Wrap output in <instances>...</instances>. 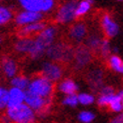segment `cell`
<instances>
[{
    "label": "cell",
    "instance_id": "6da1fadb",
    "mask_svg": "<svg viewBox=\"0 0 123 123\" xmlns=\"http://www.w3.org/2000/svg\"><path fill=\"white\" fill-rule=\"evenodd\" d=\"M57 32L58 30L56 26L47 25L40 33H38L33 38L32 49L28 54V56L33 60L41 58L45 54L47 49L55 42Z\"/></svg>",
    "mask_w": 123,
    "mask_h": 123
},
{
    "label": "cell",
    "instance_id": "7a4b0ae2",
    "mask_svg": "<svg viewBox=\"0 0 123 123\" xmlns=\"http://www.w3.org/2000/svg\"><path fill=\"white\" fill-rule=\"evenodd\" d=\"M5 115L11 123H36L37 114L25 103L5 110Z\"/></svg>",
    "mask_w": 123,
    "mask_h": 123
},
{
    "label": "cell",
    "instance_id": "3957f363",
    "mask_svg": "<svg viewBox=\"0 0 123 123\" xmlns=\"http://www.w3.org/2000/svg\"><path fill=\"white\" fill-rule=\"evenodd\" d=\"M55 86L54 83L50 82L42 75H37L30 79L27 88V92L37 95L44 99H52Z\"/></svg>",
    "mask_w": 123,
    "mask_h": 123
},
{
    "label": "cell",
    "instance_id": "277c9868",
    "mask_svg": "<svg viewBox=\"0 0 123 123\" xmlns=\"http://www.w3.org/2000/svg\"><path fill=\"white\" fill-rule=\"evenodd\" d=\"M45 54L47 55L48 58H50L53 62H69L73 59V54L74 50L67 44L64 43H53V44L49 47Z\"/></svg>",
    "mask_w": 123,
    "mask_h": 123
},
{
    "label": "cell",
    "instance_id": "5b68a950",
    "mask_svg": "<svg viewBox=\"0 0 123 123\" xmlns=\"http://www.w3.org/2000/svg\"><path fill=\"white\" fill-rule=\"evenodd\" d=\"M19 5L21 6L22 10L44 15L55 8L56 2L54 0H19Z\"/></svg>",
    "mask_w": 123,
    "mask_h": 123
},
{
    "label": "cell",
    "instance_id": "8992f818",
    "mask_svg": "<svg viewBox=\"0 0 123 123\" xmlns=\"http://www.w3.org/2000/svg\"><path fill=\"white\" fill-rule=\"evenodd\" d=\"M77 1H67L61 4L56 10L54 20L58 24H70L76 19L75 11Z\"/></svg>",
    "mask_w": 123,
    "mask_h": 123
},
{
    "label": "cell",
    "instance_id": "52a82bcc",
    "mask_svg": "<svg viewBox=\"0 0 123 123\" xmlns=\"http://www.w3.org/2000/svg\"><path fill=\"white\" fill-rule=\"evenodd\" d=\"M41 75L52 83H56L61 80L63 76V68L56 62L45 61L41 66Z\"/></svg>",
    "mask_w": 123,
    "mask_h": 123
},
{
    "label": "cell",
    "instance_id": "ba28073f",
    "mask_svg": "<svg viewBox=\"0 0 123 123\" xmlns=\"http://www.w3.org/2000/svg\"><path fill=\"white\" fill-rule=\"evenodd\" d=\"M44 19V15L40 13H35L31 11H26V10H21L17 12L14 16V21L15 24L19 27H23L32 24L35 22H40Z\"/></svg>",
    "mask_w": 123,
    "mask_h": 123
},
{
    "label": "cell",
    "instance_id": "9c48e42d",
    "mask_svg": "<svg viewBox=\"0 0 123 123\" xmlns=\"http://www.w3.org/2000/svg\"><path fill=\"white\" fill-rule=\"evenodd\" d=\"M74 66L76 69H82L87 66L92 60V53L85 45H79L73 54Z\"/></svg>",
    "mask_w": 123,
    "mask_h": 123
},
{
    "label": "cell",
    "instance_id": "30bf717a",
    "mask_svg": "<svg viewBox=\"0 0 123 123\" xmlns=\"http://www.w3.org/2000/svg\"><path fill=\"white\" fill-rule=\"evenodd\" d=\"M101 27L103 30L104 35L106 36L107 39L114 38L118 35L120 27L118 23L116 22L112 16L108 13H104L101 17Z\"/></svg>",
    "mask_w": 123,
    "mask_h": 123
},
{
    "label": "cell",
    "instance_id": "8fae6325",
    "mask_svg": "<svg viewBox=\"0 0 123 123\" xmlns=\"http://www.w3.org/2000/svg\"><path fill=\"white\" fill-rule=\"evenodd\" d=\"M87 36V26L84 22L73 23L68 31V37L75 43H81Z\"/></svg>",
    "mask_w": 123,
    "mask_h": 123
},
{
    "label": "cell",
    "instance_id": "7c38bea8",
    "mask_svg": "<svg viewBox=\"0 0 123 123\" xmlns=\"http://www.w3.org/2000/svg\"><path fill=\"white\" fill-rule=\"evenodd\" d=\"M46 26H47V24L44 21L29 24V25L20 27V29L18 30V36H19L20 38H31V36L37 35Z\"/></svg>",
    "mask_w": 123,
    "mask_h": 123
},
{
    "label": "cell",
    "instance_id": "4fadbf2b",
    "mask_svg": "<svg viewBox=\"0 0 123 123\" xmlns=\"http://www.w3.org/2000/svg\"><path fill=\"white\" fill-rule=\"evenodd\" d=\"M0 65H1V72L5 77L11 79L18 74V65L16 61L11 57H3Z\"/></svg>",
    "mask_w": 123,
    "mask_h": 123
},
{
    "label": "cell",
    "instance_id": "5bb4252c",
    "mask_svg": "<svg viewBox=\"0 0 123 123\" xmlns=\"http://www.w3.org/2000/svg\"><path fill=\"white\" fill-rule=\"evenodd\" d=\"M57 89L60 93L66 95H71V94H77V92L79 91V86L78 84L71 78H65L60 80L58 85H57Z\"/></svg>",
    "mask_w": 123,
    "mask_h": 123
},
{
    "label": "cell",
    "instance_id": "9a60e30c",
    "mask_svg": "<svg viewBox=\"0 0 123 123\" xmlns=\"http://www.w3.org/2000/svg\"><path fill=\"white\" fill-rule=\"evenodd\" d=\"M25 100V91L15 87H10L8 89V103L7 108L14 107L24 103Z\"/></svg>",
    "mask_w": 123,
    "mask_h": 123
},
{
    "label": "cell",
    "instance_id": "2e32d148",
    "mask_svg": "<svg viewBox=\"0 0 123 123\" xmlns=\"http://www.w3.org/2000/svg\"><path fill=\"white\" fill-rule=\"evenodd\" d=\"M33 38H19L14 44V49L17 53L28 55L32 49Z\"/></svg>",
    "mask_w": 123,
    "mask_h": 123
},
{
    "label": "cell",
    "instance_id": "e0dca14e",
    "mask_svg": "<svg viewBox=\"0 0 123 123\" xmlns=\"http://www.w3.org/2000/svg\"><path fill=\"white\" fill-rule=\"evenodd\" d=\"M30 82V79L22 74H17L16 76H14L13 78L10 79V85L11 87H15L18 89H21L26 91L28 88V85Z\"/></svg>",
    "mask_w": 123,
    "mask_h": 123
},
{
    "label": "cell",
    "instance_id": "ac0fdd59",
    "mask_svg": "<svg viewBox=\"0 0 123 123\" xmlns=\"http://www.w3.org/2000/svg\"><path fill=\"white\" fill-rule=\"evenodd\" d=\"M102 42V38L97 34H91L86 36L85 38V47H87L90 51H99V47Z\"/></svg>",
    "mask_w": 123,
    "mask_h": 123
},
{
    "label": "cell",
    "instance_id": "d6986e66",
    "mask_svg": "<svg viewBox=\"0 0 123 123\" xmlns=\"http://www.w3.org/2000/svg\"><path fill=\"white\" fill-rule=\"evenodd\" d=\"M14 18L13 10L9 6L0 5V26L9 23Z\"/></svg>",
    "mask_w": 123,
    "mask_h": 123
},
{
    "label": "cell",
    "instance_id": "ffe728a7",
    "mask_svg": "<svg viewBox=\"0 0 123 123\" xmlns=\"http://www.w3.org/2000/svg\"><path fill=\"white\" fill-rule=\"evenodd\" d=\"M92 3L93 2L90 1V0H82V1L78 2L76 6V11H75L76 18L82 17L87 14L92 7Z\"/></svg>",
    "mask_w": 123,
    "mask_h": 123
},
{
    "label": "cell",
    "instance_id": "44dd1931",
    "mask_svg": "<svg viewBox=\"0 0 123 123\" xmlns=\"http://www.w3.org/2000/svg\"><path fill=\"white\" fill-rule=\"evenodd\" d=\"M77 98H78V104H81L83 106L92 105L96 101L95 96L91 93H88V92H80V93L77 94Z\"/></svg>",
    "mask_w": 123,
    "mask_h": 123
},
{
    "label": "cell",
    "instance_id": "7402d4cb",
    "mask_svg": "<svg viewBox=\"0 0 123 123\" xmlns=\"http://www.w3.org/2000/svg\"><path fill=\"white\" fill-rule=\"evenodd\" d=\"M108 64H109V67L113 71L117 73H121V67L123 64V60L121 59L120 56H118L116 54L110 55L108 57Z\"/></svg>",
    "mask_w": 123,
    "mask_h": 123
},
{
    "label": "cell",
    "instance_id": "603a6c76",
    "mask_svg": "<svg viewBox=\"0 0 123 123\" xmlns=\"http://www.w3.org/2000/svg\"><path fill=\"white\" fill-rule=\"evenodd\" d=\"M95 117V113L90 111V110H82L77 115V119L81 123H92L94 121Z\"/></svg>",
    "mask_w": 123,
    "mask_h": 123
},
{
    "label": "cell",
    "instance_id": "cb8c5ba5",
    "mask_svg": "<svg viewBox=\"0 0 123 123\" xmlns=\"http://www.w3.org/2000/svg\"><path fill=\"white\" fill-rule=\"evenodd\" d=\"M8 103V88L0 85V112H3L7 109Z\"/></svg>",
    "mask_w": 123,
    "mask_h": 123
},
{
    "label": "cell",
    "instance_id": "d4e9b609",
    "mask_svg": "<svg viewBox=\"0 0 123 123\" xmlns=\"http://www.w3.org/2000/svg\"><path fill=\"white\" fill-rule=\"evenodd\" d=\"M122 98H120L117 94H115L113 99L109 103V108L114 113H121L122 112V104H121Z\"/></svg>",
    "mask_w": 123,
    "mask_h": 123
},
{
    "label": "cell",
    "instance_id": "484cf974",
    "mask_svg": "<svg viewBox=\"0 0 123 123\" xmlns=\"http://www.w3.org/2000/svg\"><path fill=\"white\" fill-rule=\"evenodd\" d=\"M99 53L103 58H107L110 56V53H111V45H110L109 39H107V38L102 39V42L99 47Z\"/></svg>",
    "mask_w": 123,
    "mask_h": 123
},
{
    "label": "cell",
    "instance_id": "4316f807",
    "mask_svg": "<svg viewBox=\"0 0 123 123\" xmlns=\"http://www.w3.org/2000/svg\"><path fill=\"white\" fill-rule=\"evenodd\" d=\"M62 104L64 106L70 107V108H75L78 105V98L77 94H71V95H66L62 99Z\"/></svg>",
    "mask_w": 123,
    "mask_h": 123
},
{
    "label": "cell",
    "instance_id": "83f0119b",
    "mask_svg": "<svg viewBox=\"0 0 123 123\" xmlns=\"http://www.w3.org/2000/svg\"><path fill=\"white\" fill-rule=\"evenodd\" d=\"M114 95L115 94H100L96 99V102L100 107H106L109 105L110 101L113 99Z\"/></svg>",
    "mask_w": 123,
    "mask_h": 123
},
{
    "label": "cell",
    "instance_id": "f1b7e54d",
    "mask_svg": "<svg viewBox=\"0 0 123 123\" xmlns=\"http://www.w3.org/2000/svg\"><path fill=\"white\" fill-rule=\"evenodd\" d=\"M100 94H115L114 88L112 86H103V87L100 89Z\"/></svg>",
    "mask_w": 123,
    "mask_h": 123
},
{
    "label": "cell",
    "instance_id": "f546056e",
    "mask_svg": "<svg viewBox=\"0 0 123 123\" xmlns=\"http://www.w3.org/2000/svg\"><path fill=\"white\" fill-rule=\"evenodd\" d=\"M109 123H123V112L114 116V117L110 120Z\"/></svg>",
    "mask_w": 123,
    "mask_h": 123
},
{
    "label": "cell",
    "instance_id": "4dcf8cb0",
    "mask_svg": "<svg viewBox=\"0 0 123 123\" xmlns=\"http://www.w3.org/2000/svg\"><path fill=\"white\" fill-rule=\"evenodd\" d=\"M0 123H11L10 120L8 119V117L5 115V113L0 115Z\"/></svg>",
    "mask_w": 123,
    "mask_h": 123
},
{
    "label": "cell",
    "instance_id": "1f68e13d",
    "mask_svg": "<svg viewBox=\"0 0 123 123\" xmlns=\"http://www.w3.org/2000/svg\"><path fill=\"white\" fill-rule=\"evenodd\" d=\"M116 94H117L120 98H123V89H121V90H119L118 92H117V93H116Z\"/></svg>",
    "mask_w": 123,
    "mask_h": 123
},
{
    "label": "cell",
    "instance_id": "d6a6232c",
    "mask_svg": "<svg viewBox=\"0 0 123 123\" xmlns=\"http://www.w3.org/2000/svg\"><path fill=\"white\" fill-rule=\"evenodd\" d=\"M112 50H113L114 54H116V55H117V53H118V47H114V48L112 49Z\"/></svg>",
    "mask_w": 123,
    "mask_h": 123
},
{
    "label": "cell",
    "instance_id": "836d02e7",
    "mask_svg": "<svg viewBox=\"0 0 123 123\" xmlns=\"http://www.w3.org/2000/svg\"><path fill=\"white\" fill-rule=\"evenodd\" d=\"M121 104H122V111H123V98H122V100H121Z\"/></svg>",
    "mask_w": 123,
    "mask_h": 123
},
{
    "label": "cell",
    "instance_id": "e575fe53",
    "mask_svg": "<svg viewBox=\"0 0 123 123\" xmlns=\"http://www.w3.org/2000/svg\"><path fill=\"white\" fill-rule=\"evenodd\" d=\"M121 73H123V64H122V67H121Z\"/></svg>",
    "mask_w": 123,
    "mask_h": 123
},
{
    "label": "cell",
    "instance_id": "d590c367",
    "mask_svg": "<svg viewBox=\"0 0 123 123\" xmlns=\"http://www.w3.org/2000/svg\"><path fill=\"white\" fill-rule=\"evenodd\" d=\"M1 42H2V38L0 37V44H1Z\"/></svg>",
    "mask_w": 123,
    "mask_h": 123
},
{
    "label": "cell",
    "instance_id": "8d00e7d4",
    "mask_svg": "<svg viewBox=\"0 0 123 123\" xmlns=\"http://www.w3.org/2000/svg\"><path fill=\"white\" fill-rule=\"evenodd\" d=\"M0 72H1V65H0Z\"/></svg>",
    "mask_w": 123,
    "mask_h": 123
}]
</instances>
